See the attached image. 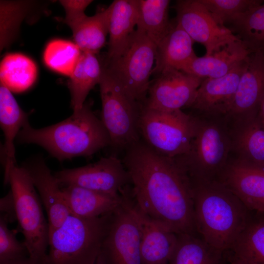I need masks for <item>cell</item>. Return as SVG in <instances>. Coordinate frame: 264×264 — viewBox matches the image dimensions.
I'll list each match as a JSON object with an SVG mask.
<instances>
[{
  "label": "cell",
  "instance_id": "obj_1",
  "mask_svg": "<svg viewBox=\"0 0 264 264\" xmlns=\"http://www.w3.org/2000/svg\"><path fill=\"white\" fill-rule=\"evenodd\" d=\"M126 151L123 162L139 209L177 234H197L191 181L178 160L159 154L141 140Z\"/></svg>",
  "mask_w": 264,
  "mask_h": 264
},
{
  "label": "cell",
  "instance_id": "obj_2",
  "mask_svg": "<svg viewBox=\"0 0 264 264\" xmlns=\"http://www.w3.org/2000/svg\"><path fill=\"white\" fill-rule=\"evenodd\" d=\"M190 180L197 233L213 247L230 250L253 211L219 180Z\"/></svg>",
  "mask_w": 264,
  "mask_h": 264
},
{
  "label": "cell",
  "instance_id": "obj_3",
  "mask_svg": "<svg viewBox=\"0 0 264 264\" xmlns=\"http://www.w3.org/2000/svg\"><path fill=\"white\" fill-rule=\"evenodd\" d=\"M17 139L21 143L40 145L60 161L88 156L111 145L106 129L89 103L74 110L66 119L49 127L34 129L27 122Z\"/></svg>",
  "mask_w": 264,
  "mask_h": 264
},
{
  "label": "cell",
  "instance_id": "obj_4",
  "mask_svg": "<svg viewBox=\"0 0 264 264\" xmlns=\"http://www.w3.org/2000/svg\"><path fill=\"white\" fill-rule=\"evenodd\" d=\"M111 214L97 218L70 214L49 232L44 264H93L101 251Z\"/></svg>",
  "mask_w": 264,
  "mask_h": 264
},
{
  "label": "cell",
  "instance_id": "obj_5",
  "mask_svg": "<svg viewBox=\"0 0 264 264\" xmlns=\"http://www.w3.org/2000/svg\"><path fill=\"white\" fill-rule=\"evenodd\" d=\"M220 122L194 116V130L190 149L176 157L190 179L218 180L228 163L232 151L231 132Z\"/></svg>",
  "mask_w": 264,
  "mask_h": 264
},
{
  "label": "cell",
  "instance_id": "obj_6",
  "mask_svg": "<svg viewBox=\"0 0 264 264\" xmlns=\"http://www.w3.org/2000/svg\"><path fill=\"white\" fill-rule=\"evenodd\" d=\"M8 183L11 186L16 220L24 236L28 257L33 262L44 264L48 246V223L26 168L13 167L9 173Z\"/></svg>",
  "mask_w": 264,
  "mask_h": 264
},
{
  "label": "cell",
  "instance_id": "obj_7",
  "mask_svg": "<svg viewBox=\"0 0 264 264\" xmlns=\"http://www.w3.org/2000/svg\"><path fill=\"white\" fill-rule=\"evenodd\" d=\"M98 84L101 119L110 137L111 146L126 150L140 140L138 125L142 105L132 98L103 65Z\"/></svg>",
  "mask_w": 264,
  "mask_h": 264
},
{
  "label": "cell",
  "instance_id": "obj_8",
  "mask_svg": "<svg viewBox=\"0 0 264 264\" xmlns=\"http://www.w3.org/2000/svg\"><path fill=\"white\" fill-rule=\"evenodd\" d=\"M138 126L140 136L150 148L163 156L176 158L190 149L194 116L181 110L160 111L142 106Z\"/></svg>",
  "mask_w": 264,
  "mask_h": 264
},
{
  "label": "cell",
  "instance_id": "obj_9",
  "mask_svg": "<svg viewBox=\"0 0 264 264\" xmlns=\"http://www.w3.org/2000/svg\"><path fill=\"white\" fill-rule=\"evenodd\" d=\"M156 45L136 29L128 46L118 58L101 60L102 65L126 92L142 105L148 93L155 61Z\"/></svg>",
  "mask_w": 264,
  "mask_h": 264
},
{
  "label": "cell",
  "instance_id": "obj_10",
  "mask_svg": "<svg viewBox=\"0 0 264 264\" xmlns=\"http://www.w3.org/2000/svg\"><path fill=\"white\" fill-rule=\"evenodd\" d=\"M54 176L60 186H77L114 196L120 195L131 182L123 162L113 155L83 167L64 169Z\"/></svg>",
  "mask_w": 264,
  "mask_h": 264
},
{
  "label": "cell",
  "instance_id": "obj_11",
  "mask_svg": "<svg viewBox=\"0 0 264 264\" xmlns=\"http://www.w3.org/2000/svg\"><path fill=\"white\" fill-rule=\"evenodd\" d=\"M174 7L176 22L194 42L204 46L205 55L239 39L229 27L220 24L199 0H178Z\"/></svg>",
  "mask_w": 264,
  "mask_h": 264
},
{
  "label": "cell",
  "instance_id": "obj_12",
  "mask_svg": "<svg viewBox=\"0 0 264 264\" xmlns=\"http://www.w3.org/2000/svg\"><path fill=\"white\" fill-rule=\"evenodd\" d=\"M101 251L108 264H142L140 232L123 197L111 215Z\"/></svg>",
  "mask_w": 264,
  "mask_h": 264
},
{
  "label": "cell",
  "instance_id": "obj_13",
  "mask_svg": "<svg viewBox=\"0 0 264 264\" xmlns=\"http://www.w3.org/2000/svg\"><path fill=\"white\" fill-rule=\"evenodd\" d=\"M203 80L176 69L165 70L151 81L142 106L166 111L188 108Z\"/></svg>",
  "mask_w": 264,
  "mask_h": 264
},
{
  "label": "cell",
  "instance_id": "obj_14",
  "mask_svg": "<svg viewBox=\"0 0 264 264\" xmlns=\"http://www.w3.org/2000/svg\"><path fill=\"white\" fill-rule=\"evenodd\" d=\"M121 193L140 232L142 264H168L177 244V234L144 214L131 199L127 188Z\"/></svg>",
  "mask_w": 264,
  "mask_h": 264
},
{
  "label": "cell",
  "instance_id": "obj_15",
  "mask_svg": "<svg viewBox=\"0 0 264 264\" xmlns=\"http://www.w3.org/2000/svg\"><path fill=\"white\" fill-rule=\"evenodd\" d=\"M264 97V58L262 49L249 56L242 74L230 109L225 116L235 123L257 116Z\"/></svg>",
  "mask_w": 264,
  "mask_h": 264
},
{
  "label": "cell",
  "instance_id": "obj_16",
  "mask_svg": "<svg viewBox=\"0 0 264 264\" xmlns=\"http://www.w3.org/2000/svg\"><path fill=\"white\" fill-rule=\"evenodd\" d=\"M248 58L222 77L203 79L188 108L205 115L225 116L231 106Z\"/></svg>",
  "mask_w": 264,
  "mask_h": 264
},
{
  "label": "cell",
  "instance_id": "obj_17",
  "mask_svg": "<svg viewBox=\"0 0 264 264\" xmlns=\"http://www.w3.org/2000/svg\"><path fill=\"white\" fill-rule=\"evenodd\" d=\"M251 211L264 213V168L238 159L228 162L219 180Z\"/></svg>",
  "mask_w": 264,
  "mask_h": 264
},
{
  "label": "cell",
  "instance_id": "obj_18",
  "mask_svg": "<svg viewBox=\"0 0 264 264\" xmlns=\"http://www.w3.org/2000/svg\"><path fill=\"white\" fill-rule=\"evenodd\" d=\"M253 51L239 39L211 55L196 57L180 71L203 79L222 77L245 61Z\"/></svg>",
  "mask_w": 264,
  "mask_h": 264
},
{
  "label": "cell",
  "instance_id": "obj_19",
  "mask_svg": "<svg viewBox=\"0 0 264 264\" xmlns=\"http://www.w3.org/2000/svg\"><path fill=\"white\" fill-rule=\"evenodd\" d=\"M25 167L45 209L49 232L59 227L71 214L61 186L43 160Z\"/></svg>",
  "mask_w": 264,
  "mask_h": 264
},
{
  "label": "cell",
  "instance_id": "obj_20",
  "mask_svg": "<svg viewBox=\"0 0 264 264\" xmlns=\"http://www.w3.org/2000/svg\"><path fill=\"white\" fill-rule=\"evenodd\" d=\"M108 52L104 59L115 60L126 50L136 27L138 0H115L109 5Z\"/></svg>",
  "mask_w": 264,
  "mask_h": 264
},
{
  "label": "cell",
  "instance_id": "obj_21",
  "mask_svg": "<svg viewBox=\"0 0 264 264\" xmlns=\"http://www.w3.org/2000/svg\"><path fill=\"white\" fill-rule=\"evenodd\" d=\"M194 42L175 22L167 35L156 45L155 66L152 74L156 76L168 69H181L197 56Z\"/></svg>",
  "mask_w": 264,
  "mask_h": 264
},
{
  "label": "cell",
  "instance_id": "obj_22",
  "mask_svg": "<svg viewBox=\"0 0 264 264\" xmlns=\"http://www.w3.org/2000/svg\"><path fill=\"white\" fill-rule=\"evenodd\" d=\"M28 115L20 107L11 91L0 83V124L4 136L3 147L4 165V183L7 184L9 173L16 166L14 141L28 122Z\"/></svg>",
  "mask_w": 264,
  "mask_h": 264
},
{
  "label": "cell",
  "instance_id": "obj_23",
  "mask_svg": "<svg viewBox=\"0 0 264 264\" xmlns=\"http://www.w3.org/2000/svg\"><path fill=\"white\" fill-rule=\"evenodd\" d=\"M70 214L82 218H97L114 212L122 204V196L96 192L77 186L61 188Z\"/></svg>",
  "mask_w": 264,
  "mask_h": 264
},
{
  "label": "cell",
  "instance_id": "obj_24",
  "mask_svg": "<svg viewBox=\"0 0 264 264\" xmlns=\"http://www.w3.org/2000/svg\"><path fill=\"white\" fill-rule=\"evenodd\" d=\"M235 124L231 136L232 150L237 153V159L264 168V129L257 116Z\"/></svg>",
  "mask_w": 264,
  "mask_h": 264
},
{
  "label": "cell",
  "instance_id": "obj_25",
  "mask_svg": "<svg viewBox=\"0 0 264 264\" xmlns=\"http://www.w3.org/2000/svg\"><path fill=\"white\" fill-rule=\"evenodd\" d=\"M109 6L92 16L86 15L68 26L74 43L83 52L96 54L105 45L109 34Z\"/></svg>",
  "mask_w": 264,
  "mask_h": 264
},
{
  "label": "cell",
  "instance_id": "obj_26",
  "mask_svg": "<svg viewBox=\"0 0 264 264\" xmlns=\"http://www.w3.org/2000/svg\"><path fill=\"white\" fill-rule=\"evenodd\" d=\"M102 73L101 61L96 54L82 52L67 83L73 110L83 106L90 91L99 84Z\"/></svg>",
  "mask_w": 264,
  "mask_h": 264
},
{
  "label": "cell",
  "instance_id": "obj_27",
  "mask_svg": "<svg viewBox=\"0 0 264 264\" xmlns=\"http://www.w3.org/2000/svg\"><path fill=\"white\" fill-rule=\"evenodd\" d=\"M170 3L169 0H138L136 29L145 34L156 45L174 23L169 20Z\"/></svg>",
  "mask_w": 264,
  "mask_h": 264
},
{
  "label": "cell",
  "instance_id": "obj_28",
  "mask_svg": "<svg viewBox=\"0 0 264 264\" xmlns=\"http://www.w3.org/2000/svg\"><path fill=\"white\" fill-rule=\"evenodd\" d=\"M37 74L35 62L22 53H9L0 62V83L11 91L20 92L28 89L35 82Z\"/></svg>",
  "mask_w": 264,
  "mask_h": 264
},
{
  "label": "cell",
  "instance_id": "obj_29",
  "mask_svg": "<svg viewBox=\"0 0 264 264\" xmlns=\"http://www.w3.org/2000/svg\"><path fill=\"white\" fill-rule=\"evenodd\" d=\"M223 252L196 234H179L168 264H219Z\"/></svg>",
  "mask_w": 264,
  "mask_h": 264
},
{
  "label": "cell",
  "instance_id": "obj_30",
  "mask_svg": "<svg viewBox=\"0 0 264 264\" xmlns=\"http://www.w3.org/2000/svg\"><path fill=\"white\" fill-rule=\"evenodd\" d=\"M249 264H264V213L255 212L229 250Z\"/></svg>",
  "mask_w": 264,
  "mask_h": 264
},
{
  "label": "cell",
  "instance_id": "obj_31",
  "mask_svg": "<svg viewBox=\"0 0 264 264\" xmlns=\"http://www.w3.org/2000/svg\"><path fill=\"white\" fill-rule=\"evenodd\" d=\"M228 24L233 33L252 50L264 48V2L239 16Z\"/></svg>",
  "mask_w": 264,
  "mask_h": 264
},
{
  "label": "cell",
  "instance_id": "obj_32",
  "mask_svg": "<svg viewBox=\"0 0 264 264\" xmlns=\"http://www.w3.org/2000/svg\"><path fill=\"white\" fill-rule=\"evenodd\" d=\"M78 46L70 41L54 39L46 44L44 62L49 68L62 75H72L82 55Z\"/></svg>",
  "mask_w": 264,
  "mask_h": 264
},
{
  "label": "cell",
  "instance_id": "obj_33",
  "mask_svg": "<svg viewBox=\"0 0 264 264\" xmlns=\"http://www.w3.org/2000/svg\"><path fill=\"white\" fill-rule=\"evenodd\" d=\"M214 19L225 25L253 7L261 0H199Z\"/></svg>",
  "mask_w": 264,
  "mask_h": 264
},
{
  "label": "cell",
  "instance_id": "obj_34",
  "mask_svg": "<svg viewBox=\"0 0 264 264\" xmlns=\"http://www.w3.org/2000/svg\"><path fill=\"white\" fill-rule=\"evenodd\" d=\"M6 218H0V264H7L23 260L28 255L23 242H20L14 232L9 229Z\"/></svg>",
  "mask_w": 264,
  "mask_h": 264
},
{
  "label": "cell",
  "instance_id": "obj_35",
  "mask_svg": "<svg viewBox=\"0 0 264 264\" xmlns=\"http://www.w3.org/2000/svg\"><path fill=\"white\" fill-rule=\"evenodd\" d=\"M92 1L91 0H59L66 14L64 22L68 25L85 16L86 9Z\"/></svg>",
  "mask_w": 264,
  "mask_h": 264
},
{
  "label": "cell",
  "instance_id": "obj_36",
  "mask_svg": "<svg viewBox=\"0 0 264 264\" xmlns=\"http://www.w3.org/2000/svg\"><path fill=\"white\" fill-rule=\"evenodd\" d=\"M0 210L6 212L4 216L8 221L16 220L14 201L11 191L5 197L0 199Z\"/></svg>",
  "mask_w": 264,
  "mask_h": 264
},
{
  "label": "cell",
  "instance_id": "obj_37",
  "mask_svg": "<svg viewBox=\"0 0 264 264\" xmlns=\"http://www.w3.org/2000/svg\"><path fill=\"white\" fill-rule=\"evenodd\" d=\"M219 264H249L239 258L228 250L223 252L222 258Z\"/></svg>",
  "mask_w": 264,
  "mask_h": 264
},
{
  "label": "cell",
  "instance_id": "obj_38",
  "mask_svg": "<svg viewBox=\"0 0 264 264\" xmlns=\"http://www.w3.org/2000/svg\"><path fill=\"white\" fill-rule=\"evenodd\" d=\"M257 117L264 129V97L260 106Z\"/></svg>",
  "mask_w": 264,
  "mask_h": 264
},
{
  "label": "cell",
  "instance_id": "obj_39",
  "mask_svg": "<svg viewBox=\"0 0 264 264\" xmlns=\"http://www.w3.org/2000/svg\"><path fill=\"white\" fill-rule=\"evenodd\" d=\"M93 264H108L102 251L98 255L95 262Z\"/></svg>",
  "mask_w": 264,
  "mask_h": 264
},
{
  "label": "cell",
  "instance_id": "obj_40",
  "mask_svg": "<svg viewBox=\"0 0 264 264\" xmlns=\"http://www.w3.org/2000/svg\"><path fill=\"white\" fill-rule=\"evenodd\" d=\"M7 264H38L32 261L29 258L24 259L22 261L13 262Z\"/></svg>",
  "mask_w": 264,
  "mask_h": 264
},
{
  "label": "cell",
  "instance_id": "obj_41",
  "mask_svg": "<svg viewBox=\"0 0 264 264\" xmlns=\"http://www.w3.org/2000/svg\"><path fill=\"white\" fill-rule=\"evenodd\" d=\"M263 49V55H264V48Z\"/></svg>",
  "mask_w": 264,
  "mask_h": 264
}]
</instances>
